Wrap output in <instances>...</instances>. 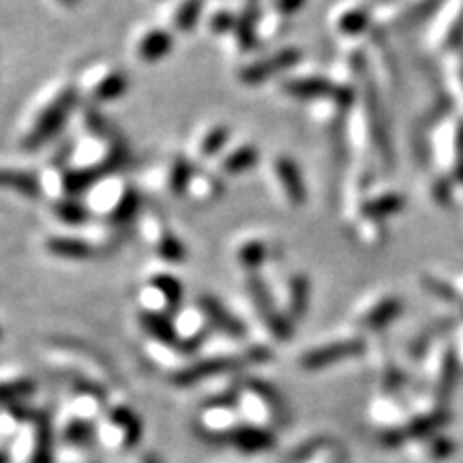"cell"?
Segmentation results:
<instances>
[{
	"instance_id": "cell-43",
	"label": "cell",
	"mask_w": 463,
	"mask_h": 463,
	"mask_svg": "<svg viewBox=\"0 0 463 463\" xmlns=\"http://www.w3.org/2000/svg\"><path fill=\"white\" fill-rule=\"evenodd\" d=\"M131 463H164V461H161V457L157 453H153V450H144V453L137 455Z\"/></svg>"
},
{
	"instance_id": "cell-40",
	"label": "cell",
	"mask_w": 463,
	"mask_h": 463,
	"mask_svg": "<svg viewBox=\"0 0 463 463\" xmlns=\"http://www.w3.org/2000/svg\"><path fill=\"white\" fill-rule=\"evenodd\" d=\"M420 442H427V447L422 449V457L430 461H444L455 453V442L450 438L444 436H430Z\"/></svg>"
},
{
	"instance_id": "cell-24",
	"label": "cell",
	"mask_w": 463,
	"mask_h": 463,
	"mask_svg": "<svg viewBox=\"0 0 463 463\" xmlns=\"http://www.w3.org/2000/svg\"><path fill=\"white\" fill-rule=\"evenodd\" d=\"M0 191L20 195L24 200L43 198V187L39 172L28 170L24 165L0 164Z\"/></svg>"
},
{
	"instance_id": "cell-38",
	"label": "cell",
	"mask_w": 463,
	"mask_h": 463,
	"mask_svg": "<svg viewBox=\"0 0 463 463\" xmlns=\"http://www.w3.org/2000/svg\"><path fill=\"white\" fill-rule=\"evenodd\" d=\"M399 314H402V300L384 298L380 300L378 305H373L367 314H363L361 322L367 328H378V326H384V324H389L391 320H395Z\"/></svg>"
},
{
	"instance_id": "cell-16",
	"label": "cell",
	"mask_w": 463,
	"mask_h": 463,
	"mask_svg": "<svg viewBox=\"0 0 463 463\" xmlns=\"http://www.w3.org/2000/svg\"><path fill=\"white\" fill-rule=\"evenodd\" d=\"M174 328H176V341L181 350L187 352V354H200L202 347H204L213 333L211 324L202 314L198 303L194 305H183L181 309L174 314Z\"/></svg>"
},
{
	"instance_id": "cell-41",
	"label": "cell",
	"mask_w": 463,
	"mask_h": 463,
	"mask_svg": "<svg viewBox=\"0 0 463 463\" xmlns=\"http://www.w3.org/2000/svg\"><path fill=\"white\" fill-rule=\"evenodd\" d=\"M266 3V14L279 17V20H289L305 7L307 0H264Z\"/></svg>"
},
{
	"instance_id": "cell-46",
	"label": "cell",
	"mask_w": 463,
	"mask_h": 463,
	"mask_svg": "<svg viewBox=\"0 0 463 463\" xmlns=\"http://www.w3.org/2000/svg\"><path fill=\"white\" fill-rule=\"evenodd\" d=\"M0 339H3V326H0Z\"/></svg>"
},
{
	"instance_id": "cell-21",
	"label": "cell",
	"mask_w": 463,
	"mask_h": 463,
	"mask_svg": "<svg viewBox=\"0 0 463 463\" xmlns=\"http://www.w3.org/2000/svg\"><path fill=\"white\" fill-rule=\"evenodd\" d=\"M275 258V245L264 236L245 234L232 242V260L241 266L242 273H262V269Z\"/></svg>"
},
{
	"instance_id": "cell-25",
	"label": "cell",
	"mask_w": 463,
	"mask_h": 463,
	"mask_svg": "<svg viewBox=\"0 0 463 463\" xmlns=\"http://www.w3.org/2000/svg\"><path fill=\"white\" fill-rule=\"evenodd\" d=\"M260 164V148L251 142H236L219 155L215 161L217 174L222 178H234L247 174Z\"/></svg>"
},
{
	"instance_id": "cell-35",
	"label": "cell",
	"mask_w": 463,
	"mask_h": 463,
	"mask_svg": "<svg viewBox=\"0 0 463 463\" xmlns=\"http://www.w3.org/2000/svg\"><path fill=\"white\" fill-rule=\"evenodd\" d=\"M50 215L65 228H86L92 222L89 208L80 198L50 200Z\"/></svg>"
},
{
	"instance_id": "cell-42",
	"label": "cell",
	"mask_w": 463,
	"mask_h": 463,
	"mask_svg": "<svg viewBox=\"0 0 463 463\" xmlns=\"http://www.w3.org/2000/svg\"><path fill=\"white\" fill-rule=\"evenodd\" d=\"M425 288L430 289V292H433V294H438V297H442V298H447V300H457V294H455V289L450 288V286H447V283L444 281H439V279H436V277H425Z\"/></svg>"
},
{
	"instance_id": "cell-9",
	"label": "cell",
	"mask_w": 463,
	"mask_h": 463,
	"mask_svg": "<svg viewBox=\"0 0 463 463\" xmlns=\"http://www.w3.org/2000/svg\"><path fill=\"white\" fill-rule=\"evenodd\" d=\"M242 288H245L247 303L251 307L253 316L262 324V328L277 341H286L292 337L294 324L283 314L279 300L275 298L273 289L262 273H245L242 275Z\"/></svg>"
},
{
	"instance_id": "cell-26",
	"label": "cell",
	"mask_w": 463,
	"mask_h": 463,
	"mask_svg": "<svg viewBox=\"0 0 463 463\" xmlns=\"http://www.w3.org/2000/svg\"><path fill=\"white\" fill-rule=\"evenodd\" d=\"M37 392V380L15 367H0V408L26 403Z\"/></svg>"
},
{
	"instance_id": "cell-30",
	"label": "cell",
	"mask_w": 463,
	"mask_h": 463,
	"mask_svg": "<svg viewBox=\"0 0 463 463\" xmlns=\"http://www.w3.org/2000/svg\"><path fill=\"white\" fill-rule=\"evenodd\" d=\"M136 322H137V328L144 333V337L148 339V344L178 347L176 328H174V316H164V314H155V311L137 309Z\"/></svg>"
},
{
	"instance_id": "cell-45",
	"label": "cell",
	"mask_w": 463,
	"mask_h": 463,
	"mask_svg": "<svg viewBox=\"0 0 463 463\" xmlns=\"http://www.w3.org/2000/svg\"><path fill=\"white\" fill-rule=\"evenodd\" d=\"M153 3H164V5H167V3H170V0H153Z\"/></svg>"
},
{
	"instance_id": "cell-32",
	"label": "cell",
	"mask_w": 463,
	"mask_h": 463,
	"mask_svg": "<svg viewBox=\"0 0 463 463\" xmlns=\"http://www.w3.org/2000/svg\"><path fill=\"white\" fill-rule=\"evenodd\" d=\"M281 90L289 97L305 101H322L331 99L337 90V86L328 82V80L317 78V75H303V78H289L281 82Z\"/></svg>"
},
{
	"instance_id": "cell-20",
	"label": "cell",
	"mask_w": 463,
	"mask_h": 463,
	"mask_svg": "<svg viewBox=\"0 0 463 463\" xmlns=\"http://www.w3.org/2000/svg\"><path fill=\"white\" fill-rule=\"evenodd\" d=\"M195 303H198L202 314H204L208 324H211L213 333L222 335V337H228V339H245L247 337L245 322H242L241 317L236 316L222 298L213 297V294H202Z\"/></svg>"
},
{
	"instance_id": "cell-3",
	"label": "cell",
	"mask_w": 463,
	"mask_h": 463,
	"mask_svg": "<svg viewBox=\"0 0 463 463\" xmlns=\"http://www.w3.org/2000/svg\"><path fill=\"white\" fill-rule=\"evenodd\" d=\"M43 361L67 382L69 389L92 386V389L109 392L116 384L112 364H108L90 347L69 344V341H58V344H50L45 347Z\"/></svg>"
},
{
	"instance_id": "cell-14",
	"label": "cell",
	"mask_w": 463,
	"mask_h": 463,
	"mask_svg": "<svg viewBox=\"0 0 463 463\" xmlns=\"http://www.w3.org/2000/svg\"><path fill=\"white\" fill-rule=\"evenodd\" d=\"M262 0H236L234 28H232L230 43L234 54H251L260 48V22H262Z\"/></svg>"
},
{
	"instance_id": "cell-39",
	"label": "cell",
	"mask_w": 463,
	"mask_h": 463,
	"mask_svg": "<svg viewBox=\"0 0 463 463\" xmlns=\"http://www.w3.org/2000/svg\"><path fill=\"white\" fill-rule=\"evenodd\" d=\"M403 208V198L397 194H389V195H382V198H375L372 202L363 206V213L367 217H386L392 215V213H399Z\"/></svg>"
},
{
	"instance_id": "cell-11",
	"label": "cell",
	"mask_w": 463,
	"mask_h": 463,
	"mask_svg": "<svg viewBox=\"0 0 463 463\" xmlns=\"http://www.w3.org/2000/svg\"><path fill=\"white\" fill-rule=\"evenodd\" d=\"M242 425L234 402H204L194 416V433L208 444L228 447L230 438Z\"/></svg>"
},
{
	"instance_id": "cell-31",
	"label": "cell",
	"mask_w": 463,
	"mask_h": 463,
	"mask_svg": "<svg viewBox=\"0 0 463 463\" xmlns=\"http://www.w3.org/2000/svg\"><path fill=\"white\" fill-rule=\"evenodd\" d=\"M195 172H198V165L189 159L187 153H174L170 161H167L164 172L167 194H170L172 198H184Z\"/></svg>"
},
{
	"instance_id": "cell-22",
	"label": "cell",
	"mask_w": 463,
	"mask_h": 463,
	"mask_svg": "<svg viewBox=\"0 0 463 463\" xmlns=\"http://www.w3.org/2000/svg\"><path fill=\"white\" fill-rule=\"evenodd\" d=\"M42 247L48 256L65 262H89L99 258L82 234H45Z\"/></svg>"
},
{
	"instance_id": "cell-27",
	"label": "cell",
	"mask_w": 463,
	"mask_h": 463,
	"mask_svg": "<svg viewBox=\"0 0 463 463\" xmlns=\"http://www.w3.org/2000/svg\"><path fill=\"white\" fill-rule=\"evenodd\" d=\"M309 303H311L309 277L303 273H292L286 279V286H283V300H281L283 314L288 316V320L292 324L303 320L307 309H309Z\"/></svg>"
},
{
	"instance_id": "cell-4",
	"label": "cell",
	"mask_w": 463,
	"mask_h": 463,
	"mask_svg": "<svg viewBox=\"0 0 463 463\" xmlns=\"http://www.w3.org/2000/svg\"><path fill=\"white\" fill-rule=\"evenodd\" d=\"M84 204L90 217L118 228H129L142 215V195L136 184L118 174H109L86 191Z\"/></svg>"
},
{
	"instance_id": "cell-1",
	"label": "cell",
	"mask_w": 463,
	"mask_h": 463,
	"mask_svg": "<svg viewBox=\"0 0 463 463\" xmlns=\"http://www.w3.org/2000/svg\"><path fill=\"white\" fill-rule=\"evenodd\" d=\"M80 103L82 97L75 82L58 80L45 86L26 109L24 123L20 127V148L34 153L54 142L69 120H73Z\"/></svg>"
},
{
	"instance_id": "cell-18",
	"label": "cell",
	"mask_w": 463,
	"mask_h": 463,
	"mask_svg": "<svg viewBox=\"0 0 463 463\" xmlns=\"http://www.w3.org/2000/svg\"><path fill=\"white\" fill-rule=\"evenodd\" d=\"M232 140V129L223 120H215V123L202 125L198 131L191 137L189 146L184 153L189 155V159L195 165L204 164V161H217L219 155L230 146Z\"/></svg>"
},
{
	"instance_id": "cell-8",
	"label": "cell",
	"mask_w": 463,
	"mask_h": 463,
	"mask_svg": "<svg viewBox=\"0 0 463 463\" xmlns=\"http://www.w3.org/2000/svg\"><path fill=\"white\" fill-rule=\"evenodd\" d=\"M75 86H78L82 101L101 108L106 103L123 99L129 92V75L116 62L99 58V61L86 62L80 69Z\"/></svg>"
},
{
	"instance_id": "cell-37",
	"label": "cell",
	"mask_w": 463,
	"mask_h": 463,
	"mask_svg": "<svg viewBox=\"0 0 463 463\" xmlns=\"http://www.w3.org/2000/svg\"><path fill=\"white\" fill-rule=\"evenodd\" d=\"M204 26L213 37H230L234 28V7L230 5H215L204 14Z\"/></svg>"
},
{
	"instance_id": "cell-13",
	"label": "cell",
	"mask_w": 463,
	"mask_h": 463,
	"mask_svg": "<svg viewBox=\"0 0 463 463\" xmlns=\"http://www.w3.org/2000/svg\"><path fill=\"white\" fill-rule=\"evenodd\" d=\"M300 58H303V52L294 48V45H288V48L270 52L266 56H258L245 62V65H241L239 71H236V80L245 86H260L273 80L275 75H281L297 67Z\"/></svg>"
},
{
	"instance_id": "cell-12",
	"label": "cell",
	"mask_w": 463,
	"mask_h": 463,
	"mask_svg": "<svg viewBox=\"0 0 463 463\" xmlns=\"http://www.w3.org/2000/svg\"><path fill=\"white\" fill-rule=\"evenodd\" d=\"M140 234L142 239L146 241V245L150 247V251L157 256L161 262L170 264V266H178L183 262H187V247L181 241V236L174 232L170 225H167L165 217L157 211H142L140 219Z\"/></svg>"
},
{
	"instance_id": "cell-23",
	"label": "cell",
	"mask_w": 463,
	"mask_h": 463,
	"mask_svg": "<svg viewBox=\"0 0 463 463\" xmlns=\"http://www.w3.org/2000/svg\"><path fill=\"white\" fill-rule=\"evenodd\" d=\"M204 20V0H170L164 9V26L172 34H189Z\"/></svg>"
},
{
	"instance_id": "cell-34",
	"label": "cell",
	"mask_w": 463,
	"mask_h": 463,
	"mask_svg": "<svg viewBox=\"0 0 463 463\" xmlns=\"http://www.w3.org/2000/svg\"><path fill=\"white\" fill-rule=\"evenodd\" d=\"M187 195L202 206L217 204V202L225 195V181L217 172L200 170L198 167V172H195L194 178H191Z\"/></svg>"
},
{
	"instance_id": "cell-36",
	"label": "cell",
	"mask_w": 463,
	"mask_h": 463,
	"mask_svg": "<svg viewBox=\"0 0 463 463\" xmlns=\"http://www.w3.org/2000/svg\"><path fill=\"white\" fill-rule=\"evenodd\" d=\"M372 22V15H369V9L363 7V5H350V7H341L335 15L333 24L335 31L341 34H361L364 28Z\"/></svg>"
},
{
	"instance_id": "cell-7",
	"label": "cell",
	"mask_w": 463,
	"mask_h": 463,
	"mask_svg": "<svg viewBox=\"0 0 463 463\" xmlns=\"http://www.w3.org/2000/svg\"><path fill=\"white\" fill-rule=\"evenodd\" d=\"M97 449L109 455H127L142 442L144 425L140 414L123 402L108 403L95 427Z\"/></svg>"
},
{
	"instance_id": "cell-29",
	"label": "cell",
	"mask_w": 463,
	"mask_h": 463,
	"mask_svg": "<svg viewBox=\"0 0 463 463\" xmlns=\"http://www.w3.org/2000/svg\"><path fill=\"white\" fill-rule=\"evenodd\" d=\"M286 463H345V450L328 438L307 439L289 453Z\"/></svg>"
},
{
	"instance_id": "cell-15",
	"label": "cell",
	"mask_w": 463,
	"mask_h": 463,
	"mask_svg": "<svg viewBox=\"0 0 463 463\" xmlns=\"http://www.w3.org/2000/svg\"><path fill=\"white\" fill-rule=\"evenodd\" d=\"M176 34H172L164 24H144L131 34V56L142 65H157L172 54Z\"/></svg>"
},
{
	"instance_id": "cell-33",
	"label": "cell",
	"mask_w": 463,
	"mask_h": 463,
	"mask_svg": "<svg viewBox=\"0 0 463 463\" xmlns=\"http://www.w3.org/2000/svg\"><path fill=\"white\" fill-rule=\"evenodd\" d=\"M82 236L90 242L92 249L97 251V256H108L114 253L123 242L127 241V228H118V225L106 223V222H92L82 228Z\"/></svg>"
},
{
	"instance_id": "cell-17",
	"label": "cell",
	"mask_w": 463,
	"mask_h": 463,
	"mask_svg": "<svg viewBox=\"0 0 463 463\" xmlns=\"http://www.w3.org/2000/svg\"><path fill=\"white\" fill-rule=\"evenodd\" d=\"M269 176L288 204L292 206L305 204L307 184H305L303 172H300L298 164L292 157H288V155H275V157L269 161Z\"/></svg>"
},
{
	"instance_id": "cell-28",
	"label": "cell",
	"mask_w": 463,
	"mask_h": 463,
	"mask_svg": "<svg viewBox=\"0 0 463 463\" xmlns=\"http://www.w3.org/2000/svg\"><path fill=\"white\" fill-rule=\"evenodd\" d=\"M228 447L239 450L242 455H262L277 447V433L242 422L239 430L234 431V436L230 438Z\"/></svg>"
},
{
	"instance_id": "cell-10",
	"label": "cell",
	"mask_w": 463,
	"mask_h": 463,
	"mask_svg": "<svg viewBox=\"0 0 463 463\" xmlns=\"http://www.w3.org/2000/svg\"><path fill=\"white\" fill-rule=\"evenodd\" d=\"M137 305L144 311L174 316L184 305L183 281L167 270H150L137 289Z\"/></svg>"
},
{
	"instance_id": "cell-2",
	"label": "cell",
	"mask_w": 463,
	"mask_h": 463,
	"mask_svg": "<svg viewBox=\"0 0 463 463\" xmlns=\"http://www.w3.org/2000/svg\"><path fill=\"white\" fill-rule=\"evenodd\" d=\"M129 159V144L118 129L108 133H78L67 146V165L97 183L109 174H118Z\"/></svg>"
},
{
	"instance_id": "cell-44",
	"label": "cell",
	"mask_w": 463,
	"mask_h": 463,
	"mask_svg": "<svg viewBox=\"0 0 463 463\" xmlns=\"http://www.w3.org/2000/svg\"><path fill=\"white\" fill-rule=\"evenodd\" d=\"M0 463H9V455H7V447L0 442Z\"/></svg>"
},
{
	"instance_id": "cell-6",
	"label": "cell",
	"mask_w": 463,
	"mask_h": 463,
	"mask_svg": "<svg viewBox=\"0 0 463 463\" xmlns=\"http://www.w3.org/2000/svg\"><path fill=\"white\" fill-rule=\"evenodd\" d=\"M56 430L45 410H33L15 438L7 444L9 463H56Z\"/></svg>"
},
{
	"instance_id": "cell-5",
	"label": "cell",
	"mask_w": 463,
	"mask_h": 463,
	"mask_svg": "<svg viewBox=\"0 0 463 463\" xmlns=\"http://www.w3.org/2000/svg\"><path fill=\"white\" fill-rule=\"evenodd\" d=\"M234 405L247 425L277 433V430H281L288 422V405L279 391L260 378H241Z\"/></svg>"
},
{
	"instance_id": "cell-19",
	"label": "cell",
	"mask_w": 463,
	"mask_h": 463,
	"mask_svg": "<svg viewBox=\"0 0 463 463\" xmlns=\"http://www.w3.org/2000/svg\"><path fill=\"white\" fill-rule=\"evenodd\" d=\"M364 350V341L361 339H337L331 341V344H322L311 347V350H305L298 358L300 369L305 372H320V369L333 367L345 358H352L361 354Z\"/></svg>"
}]
</instances>
